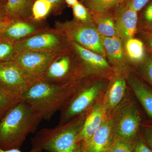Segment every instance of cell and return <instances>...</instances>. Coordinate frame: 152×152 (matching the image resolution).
Here are the masks:
<instances>
[{
	"label": "cell",
	"mask_w": 152,
	"mask_h": 152,
	"mask_svg": "<svg viewBox=\"0 0 152 152\" xmlns=\"http://www.w3.org/2000/svg\"><path fill=\"white\" fill-rule=\"evenodd\" d=\"M126 78L148 117L145 122L152 124V88L137 73H130Z\"/></svg>",
	"instance_id": "15"
},
{
	"label": "cell",
	"mask_w": 152,
	"mask_h": 152,
	"mask_svg": "<svg viewBox=\"0 0 152 152\" xmlns=\"http://www.w3.org/2000/svg\"><path fill=\"white\" fill-rule=\"evenodd\" d=\"M104 85L103 81L90 83L87 77L77 81L73 94L61 110L59 124L87 115Z\"/></svg>",
	"instance_id": "4"
},
{
	"label": "cell",
	"mask_w": 152,
	"mask_h": 152,
	"mask_svg": "<svg viewBox=\"0 0 152 152\" xmlns=\"http://www.w3.org/2000/svg\"><path fill=\"white\" fill-rule=\"evenodd\" d=\"M64 1L68 7L72 8L79 2L78 0H64Z\"/></svg>",
	"instance_id": "39"
},
{
	"label": "cell",
	"mask_w": 152,
	"mask_h": 152,
	"mask_svg": "<svg viewBox=\"0 0 152 152\" xmlns=\"http://www.w3.org/2000/svg\"><path fill=\"white\" fill-rule=\"evenodd\" d=\"M137 73L152 88V53L147 52L143 61L137 65Z\"/></svg>",
	"instance_id": "24"
},
{
	"label": "cell",
	"mask_w": 152,
	"mask_h": 152,
	"mask_svg": "<svg viewBox=\"0 0 152 152\" xmlns=\"http://www.w3.org/2000/svg\"><path fill=\"white\" fill-rule=\"evenodd\" d=\"M58 52H23L16 53L13 61L32 84L42 79Z\"/></svg>",
	"instance_id": "8"
},
{
	"label": "cell",
	"mask_w": 152,
	"mask_h": 152,
	"mask_svg": "<svg viewBox=\"0 0 152 152\" xmlns=\"http://www.w3.org/2000/svg\"><path fill=\"white\" fill-rule=\"evenodd\" d=\"M145 8L138 19V28L152 23V0L146 5Z\"/></svg>",
	"instance_id": "30"
},
{
	"label": "cell",
	"mask_w": 152,
	"mask_h": 152,
	"mask_svg": "<svg viewBox=\"0 0 152 152\" xmlns=\"http://www.w3.org/2000/svg\"><path fill=\"white\" fill-rule=\"evenodd\" d=\"M84 77L81 64L71 45L58 52L42 80L67 83L77 81Z\"/></svg>",
	"instance_id": "5"
},
{
	"label": "cell",
	"mask_w": 152,
	"mask_h": 152,
	"mask_svg": "<svg viewBox=\"0 0 152 152\" xmlns=\"http://www.w3.org/2000/svg\"><path fill=\"white\" fill-rule=\"evenodd\" d=\"M133 152H152V150L139 136Z\"/></svg>",
	"instance_id": "33"
},
{
	"label": "cell",
	"mask_w": 152,
	"mask_h": 152,
	"mask_svg": "<svg viewBox=\"0 0 152 152\" xmlns=\"http://www.w3.org/2000/svg\"><path fill=\"white\" fill-rule=\"evenodd\" d=\"M151 0H125L124 3L137 12L141 10Z\"/></svg>",
	"instance_id": "31"
},
{
	"label": "cell",
	"mask_w": 152,
	"mask_h": 152,
	"mask_svg": "<svg viewBox=\"0 0 152 152\" xmlns=\"http://www.w3.org/2000/svg\"><path fill=\"white\" fill-rule=\"evenodd\" d=\"M71 45L78 57L85 77H88L95 72H101L108 70L110 66L104 57L77 44L70 42Z\"/></svg>",
	"instance_id": "14"
},
{
	"label": "cell",
	"mask_w": 152,
	"mask_h": 152,
	"mask_svg": "<svg viewBox=\"0 0 152 152\" xmlns=\"http://www.w3.org/2000/svg\"><path fill=\"white\" fill-rule=\"evenodd\" d=\"M72 9L74 19L76 20L83 23L93 21L89 11L79 1Z\"/></svg>",
	"instance_id": "27"
},
{
	"label": "cell",
	"mask_w": 152,
	"mask_h": 152,
	"mask_svg": "<svg viewBox=\"0 0 152 152\" xmlns=\"http://www.w3.org/2000/svg\"><path fill=\"white\" fill-rule=\"evenodd\" d=\"M7 0H0V1L5 5L6 3H7Z\"/></svg>",
	"instance_id": "40"
},
{
	"label": "cell",
	"mask_w": 152,
	"mask_h": 152,
	"mask_svg": "<svg viewBox=\"0 0 152 152\" xmlns=\"http://www.w3.org/2000/svg\"><path fill=\"white\" fill-rule=\"evenodd\" d=\"M35 0H7L5 4L7 17L12 20L31 17Z\"/></svg>",
	"instance_id": "19"
},
{
	"label": "cell",
	"mask_w": 152,
	"mask_h": 152,
	"mask_svg": "<svg viewBox=\"0 0 152 152\" xmlns=\"http://www.w3.org/2000/svg\"><path fill=\"white\" fill-rule=\"evenodd\" d=\"M20 100L7 94L0 88V120L8 111Z\"/></svg>",
	"instance_id": "26"
},
{
	"label": "cell",
	"mask_w": 152,
	"mask_h": 152,
	"mask_svg": "<svg viewBox=\"0 0 152 152\" xmlns=\"http://www.w3.org/2000/svg\"><path fill=\"white\" fill-rule=\"evenodd\" d=\"M10 20L7 17L0 20V34L4 29Z\"/></svg>",
	"instance_id": "36"
},
{
	"label": "cell",
	"mask_w": 152,
	"mask_h": 152,
	"mask_svg": "<svg viewBox=\"0 0 152 152\" xmlns=\"http://www.w3.org/2000/svg\"><path fill=\"white\" fill-rule=\"evenodd\" d=\"M77 82L58 83L41 80L32 84L20 100L28 104L42 120L49 121L66 103Z\"/></svg>",
	"instance_id": "1"
},
{
	"label": "cell",
	"mask_w": 152,
	"mask_h": 152,
	"mask_svg": "<svg viewBox=\"0 0 152 152\" xmlns=\"http://www.w3.org/2000/svg\"><path fill=\"white\" fill-rule=\"evenodd\" d=\"M102 39L110 62L115 66H122L124 64L125 55L121 40L118 37H106L102 36Z\"/></svg>",
	"instance_id": "18"
},
{
	"label": "cell",
	"mask_w": 152,
	"mask_h": 152,
	"mask_svg": "<svg viewBox=\"0 0 152 152\" xmlns=\"http://www.w3.org/2000/svg\"><path fill=\"white\" fill-rule=\"evenodd\" d=\"M0 152H23L18 149H12L4 150L0 147ZM28 152H37L36 150L31 149L30 151Z\"/></svg>",
	"instance_id": "38"
},
{
	"label": "cell",
	"mask_w": 152,
	"mask_h": 152,
	"mask_svg": "<svg viewBox=\"0 0 152 152\" xmlns=\"http://www.w3.org/2000/svg\"><path fill=\"white\" fill-rule=\"evenodd\" d=\"M107 112L103 104H98L88 112L78 137L79 142L86 141L98 130L105 121Z\"/></svg>",
	"instance_id": "16"
},
{
	"label": "cell",
	"mask_w": 152,
	"mask_h": 152,
	"mask_svg": "<svg viewBox=\"0 0 152 152\" xmlns=\"http://www.w3.org/2000/svg\"><path fill=\"white\" fill-rule=\"evenodd\" d=\"M125 49L129 59L136 65L141 62L145 58L147 51L142 41L132 38L125 42Z\"/></svg>",
	"instance_id": "22"
},
{
	"label": "cell",
	"mask_w": 152,
	"mask_h": 152,
	"mask_svg": "<svg viewBox=\"0 0 152 152\" xmlns=\"http://www.w3.org/2000/svg\"><path fill=\"white\" fill-rule=\"evenodd\" d=\"M144 122L138 107L135 103H129L121 108L114 121V134L127 140H137Z\"/></svg>",
	"instance_id": "9"
},
{
	"label": "cell",
	"mask_w": 152,
	"mask_h": 152,
	"mask_svg": "<svg viewBox=\"0 0 152 152\" xmlns=\"http://www.w3.org/2000/svg\"><path fill=\"white\" fill-rule=\"evenodd\" d=\"M53 5L47 0H35L32 8L31 18L38 21L45 20L52 14Z\"/></svg>",
	"instance_id": "23"
},
{
	"label": "cell",
	"mask_w": 152,
	"mask_h": 152,
	"mask_svg": "<svg viewBox=\"0 0 152 152\" xmlns=\"http://www.w3.org/2000/svg\"><path fill=\"white\" fill-rule=\"evenodd\" d=\"M136 140H127L114 135L109 151L110 152H133Z\"/></svg>",
	"instance_id": "25"
},
{
	"label": "cell",
	"mask_w": 152,
	"mask_h": 152,
	"mask_svg": "<svg viewBox=\"0 0 152 152\" xmlns=\"http://www.w3.org/2000/svg\"><path fill=\"white\" fill-rule=\"evenodd\" d=\"M86 115L37 132L31 140L32 149L37 152H80L81 144L78 141V137Z\"/></svg>",
	"instance_id": "3"
},
{
	"label": "cell",
	"mask_w": 152,
	"mask_h": 152,
	"mask_svg": "<svg viewBox=\"0 0 152 152\" xmlns=\"http://www.w3.org/2000/svg\"><path fill=\"white\" fill-rule=\"evenodd\" d=\"M80 152H85V151H81Z\"/></svg>",
	"instance_id": "42"
},
{
	"label": "cell",
	"mask_w": 152,
	"mask_h": 152,
	"mask_svg": "<svg viewBox=\"0 0 152 152\" xmlns=\"http://www.w3.org/2000/svg\"><path fill=\"white\" fill-rule=\"evenodd\" d=\"M55 27L62 32L70 42H75L85 48L106 56L102 36L94 22L83 23L74 19L64 22H56Z\"/></svg>",
	"instance_id": "6"
},
{
	"label": "cell",
	"mask_w": 152,
	"mask_h": 152,
	"mask_svg": "<svg viewBox=\"0 0 152 152\" xmlns=\"http://www.w3.org/2000/svg\"><path fill=\"white\" fill-rule=\"evenodd\" d=\"M139 136L152 150V124L144 122L141 127Z\"/></svg>",
	"instance_id": "29"
},
{
	"label": "cell",
	"mask_w": 152,
	"mask_h": 152,
	"mask_svg": "<svg viewBox=\"0 0 152 152\" xmlns=\"http://www.w3.org/2000/svg\"><path fill=\"white\" fill-rule=\"evenodd\" d=\"M114 121L106 120L102 126L86 141L81 144V151L85 152H105L108 151L114 134Z\"/></svg>",
	"instance_id": "13"
},
{
	"label": "cell",
	"mask_w": 152,
	"mask_h": 152,
	"mask_svg": "<svg viewBox=\"0 0 152 152\" xmlns=\"http://www.w3.org/2000/svg\"><path fill=\"white\" fill-rule=\"evenodd\" d=\"M42 120L28 104L20 100L0 120V147L20 149L27 137L37 130Z\"/></svg>",
	"instance_id": "2"
},
{
	"label": "cell",
	"mask_w": 152,
	"mask_h": 152,
	"mask_svg": "<svg viewBox=\"0 0 152 152\" xmlns=\"http://www.w3.org/2000/svg\"><path fill=\"white\" fill-rule=\"evenodd\" d=\"M15 54V44L0 39V62L13 61Z\"/></svg>",
	"instance_id": "28"
},
{
	"label": "cell",
	"mask_w": 152,
	"mask_h": 152,
	"mask_svg": "<svg viewBox=\"0 0 152 152\" xmlns=\"http://www.w3.org/2000/svg\"><path fill=\"white\" fill-rule=\"evenodd\" d=\"M53 5L52 14L54 16L61 15L65 7L66 4L64 0H47Z\"/></svg>",
	"instance_id": "32"
},
{
	"label": "cell",
	"mask_w": 152,
	"mask_h": 152,
	"mask_svg": "<svg viewBox=\"0 0 152 152\" xmlns=\"http://www.w3.org/2000/svg\"><path fill=\"white\" fill-rule=\"evenodd\" d=\"M105 152H110V151H109L108 150V151H106Z\"/></svg>",
	"instance_id": "41"
},
{
	"label": "cell",
	"mask_w": 152,
	"mask_h": 152,
	"mask_svg": "<svg viewBox=\"0 0 152 152\" xmlns=\"http://www.w3.org/2000/svg\"><path fill=\"white\" fill-rule=\"evenodd\" d=\"M31 84L13 61L0 62V88L20 99Z\"/></svg>",
	"instance_id": "10"
},
{
	"label": "cell",
	"mask_w": 152,
	"mask_h": 152,
	"mask_svg": "<svg viewBox=\"0 0 152 152\" xmlns=\"http://www.w3.org/2000/svg\"><path fill=\"white\" fill-rule=\"evenodd\" d=\"M139 30L140 32L152 35V23L139 28Z\"/></svg>",
	"instance_id": "35"
},
{
	"label": "cell",
	"mask_w": 152,
	"mask_h": 152,
	"mask_svg": "<svg viewBox=\"0 0 152 152\" xmlns=\"http://www.w3.org/2000/svg\"><path fill=\"white\" fill-rule=\"evenodd\" d=\"M92 17L97 30L102 37H118L115 19L111 12L103 15H94Z\"/></svg>",
	"instance_id": "21"
},
{
	"label": "cell",
	"mask_w": 152,
	"mask_h": 152,
	"mask_svg": "<svg viewBox=\"0 0 152 152\" xmlns=\"http://www.w3.org/2000/svg\"><path fill=\"white\" fill-rule=\"evenodd\" d=\"M7 17L5 5L0 1V20Z\"/></svg>",
	"instance_id": "37"
},
{
	"label": "cell",
	"mask_w": 152,
	"mask_h": 152,
	"mask_svg": "<svg viewBox=\"0 0 152 152\" xmlns=\"http://www.w3.org/2000/svg\"><path fill=\"white\" fill-rule=\"evenodd\" d=\"M137 13L124 2L115 10V24L117 34L125 43L134 38L138 31Z\"/></svg>",
	"instance_id": "12"
},
{
	"label": "cell",
	"mask_w": 152,
	"mask_h": 152,
	"mask_svg": "<svg viewBox=\"0 0 152 152\" xmlns=\"http://www.w3.org/2000/svg\"><path fill=\"white\" fill-rule=\"evenodd\" d=\"M125 0H80L89 11L91 16L111 12L124 2Z\"/></svg>",
	"instance_id": "20"
},
{
	"label": "cell",
	"mask_w": 152,
	"mask_h": 152,
	"mask_svg": "<svg viewBox=\"0 0 152 152\" xmlns=\"http://www.w3.org/2000/svg\"><path fill=\"white\" fill-rule=\"evenodd\" d=\"M49 28L44 21H38L31 17L13 19L10 20L8 24L0 34V39L15 44Z\"/></svg>",
	"instance_id": "11"
},
{
	"label": "cell",
	"mask_w": 152,
	"mask_h": 152,
	"mask_svg": "<svg viewBox=\"0 0 152 152\" xmlns=\"http://www.w3.org/2000/svg\"><path fill=\"white\" fill-rule=\"evenodd\" d=\"M126 83L123 75L117 76L109 86L104 105L107 110H112L120 104L126 92Z\"/></svg>",
	"instance_id": "17"
},
{
	"label": "cell",
	"mask_w": 152,
	"mask_h": 152,
	"mask_svg": "<svg viewBox=\"0 0 152 152\" xmlns=\"http://www.w3.org/2000/svg\"><path fill=\"white\" fill-rule=\"evenodd\" d=\"M70 45L62 32L55 28H49L15 43V54L26 51L58 52Z\"/></svg>",
	"instance_id": "7"
},
{
	"label": "cell",
	"mask_w": 152,
	"mask_h": 152,
	"mask_svg": "<svg viewBox=\"0 0 152 152\" xmlns=\"http://www.w3.org/2000/svg\"><path fill=\"white\" fill-rule=\"evenodd\" d=\"M142 39L147 52L152 53V35L140 31Z\"/></svg>",
	"instance_id": "34"
}]
</instances>
